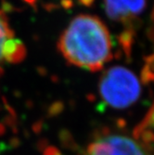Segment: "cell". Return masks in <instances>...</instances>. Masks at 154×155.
<instances>
[{"label": "cell", "instance_id": "obj_1", "mask_svg": "<svg viewBox=\"0 0 154 155\" xmlns=\"http://www.w3.org/2000/svg\"><path fill=\"white\" fill-rule=\"evenodd\" d=\"M58 48L70 64L90 72L100 71L113 58L108 28L97 17L87 14L73 19L61 34Z\"/></svg>", "mask_w": 154, "mask_h": 155}, {"label": "cell", "instance_id": "obj_2", "mask_svg": "<svg viewBox=\"0 0 154 155\" xmlns=\"http://www.w3.org/2000/svg\"><path fill=\"white\" fill-rule=\"evenodd\" d=\"M100 95L106 104L114 109H125L140 96V84L130 70L114 66L108 69L100 82Z\"/></svg>", "mask_w": 154, "mask_h": 155}, {"label": "cell", "instance_id": "obj_3", "mask_svg": "<svg viewBox=\"0 0 154 155\" xmlns=\"http://www.w3.org/2000/svg\"><path fill=\"white\" fill-rule=\"evenodd\" d=\"M147 147L128 136L102 132L87 146L83 155H151Z\"/></svg>", "mask_w": 154, "mask_h": 155}, {"label": "cell", "instance_id": "obj_4", "mask_svg": "<svg viewBox=\"0 0 154 155\" xmlns=\"http://www.w3.org/2000/svg\"><path fill=\"white\" fill-rule=\"evenodd\" d=\"M104 2L109 18L117 21H130L146 7V0H104Z\"/></svg>", "mask_w": 154, "mask_h": 155}, {"label": "cell", "instance_id": "obj_5", "mask_svg": "<svg viewBox=\"0 0 154 155\" xmlns=\"http://www.w3.org/2000/svg\"><path fill=\"white\" fill-rule=\"evenodd\" d=\"M26 57V48L24 43L14 37L5 41L2 48V58L9 63H20Z\"/></svg>", "mask_w": 154, "mask_h": 155}, {"label": "cell", "instance_id": "obj_6", "mask_svg": "<svg viewBox=\"0 0 154 155\" xmlns=\"http://www.w3.org/2000/svg\"><path fill=\"white\" fill-rule=\"evenodd\" d=\"M150 131L154 133V104L151 106L148 114L145 115L142 122L139 124L134 129V133H138L140 131Z\"/></svg>", "mask_w": 154, "mask_h": 155}, {"label": "cell", "instance_id": "obj_7", "mask_svg": "<svg viewBox=\"0 0 154 155\" xmlns=\"http://www.w3.org/2000/svg\"><path fill=\"white\" fill-rule=\"evenodd\" d=\"M25 2H27L28 4H30V5H34L35 3L36 0H24Z\"/></svg>", "mask_w": 154, "mask_h": 155}]
</instances>
